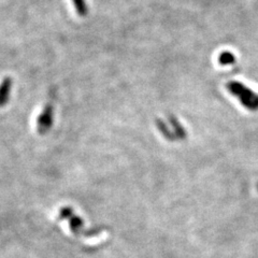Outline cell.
<instances>
[{
  "label": "cell",
  "mask_w": 258,
  "mask_h": 258,
  "mask_svg": "<svg viewBox=\"0 0 258 258\" xmlns=\"http://www.w3.org/2000/svg\"><path fill=\"white\" fill-rule=\"evenodd\" d=\"M227 88L231 94L238 97L242 106L253 111L258 109V95L249 90V88L238 82L228 83Z\"/></svg>",
  "instance_id": "6da1fadb"
},
{
  "label": "cell",
  "mask_w": 258,
  "mask_h": 258,
  "mask_svg": "<svg viewBox=\"0 0 258 258\" xmlns=\"http://www.w3.org/2000/svg\"><path fill=\"white\" fill-rule=\"evenodd\" d=\"M59 219L60 220H67L69 223V227L71 231L75 235H80L81 230H82L84 223L83 220L80 216L76 215L74 210L69 207H63L59 210Z\"/></svg>",
  "instance_id": "7a4b0ae2"
},
{
  "label": "cell",
  "mask_w": 258,
  "mask_h": 258,
  "mask_svg": "<svg viewBox=\"0 0 258 258\" xmlns=\"http://www.w3.org/2000/svg\"><path fill=\"white\" fill-rule=\"evenodd\" d=\"M53 118H54V108L51 103H47L41 114H40L38 117L37 131L40 135H44L50 131V128L53 125Z\"/></svg>",
  "instance_id": "3957f363"
},
{
  "label": "cell",
  "mask_w": 258,
  "mask_h": 258,
  "mask_svg": "<svg viewBox=\"0 0 258 258\" xmlns=\"http://www.w3.org/2000/svg\"><path fill=\"white\" fill-rule=\"evenodd\" d=\"M12 88V79L7 77L0 83V108L5 107L8 100L10 99V93Z\"/></svg>",
  "instance_id": "277c9868"
},
{
  "label": "cell",
  "mask_w": 258,
  "mask_h": 258,
  "mask_svg": "<svg viewBox=\"0 0 258 258\" xmlns=\"http://www.w3.org/2000/svg\"><path fill=\"white\" fill-rule=\"evenodd\" d=\"M169 119H170V123L175 128V133H176L177 138H179V139H184L185 136H186V133H185L182 125L179 124V122H177V119L174 116H169Z\"/></svg>",
  "instance_id": "5b68a950"
},
{
  "label": "cell",
  "mask_w": 258,
  "mask_h": 258,
  "mask_svg": "<svg viewBox=\"0 0 258 258\" xmlns=\"http://www.w3.org/2000/svg\"><path fill=\"white\" fill-rule=\"evenodd\" d=\"M72 2H74L77 13L80 16H85L87 14L88 9H87V5L85 3V0H72Z\"/></svg>",
  "instance_id": "8992f818"
},
{
  "label": "cell",
  "mask_w": 258,
  "mask_h": 258,
  "mask_svg": "<svg viewBox=\"0 0 258 258\" xmlns=\"http://www.w3.org/2000/svg\"><path fill=\"white\" fill-rule=\"evenodd\" d=\"M219 61L221 64H230L235 62V56L229 52H224L220 55Z\"/></svg>",
  "instance_id": "52a82bcc"
},
{
  "label": "cell",
  "mask_w": 258,
  "mask_h": 258,
  "mask_svg": "<svg viewBox=\"0 0 258 258\" xmlns=\"http://www.w3.org/2000/svg\"><path fill=\"white\" fill-rule=\"evenodd\" d=\"M257 188H258V185H257Z\"/></svg>",
  "instance_id": "ba28073f"
}]
</instances>
